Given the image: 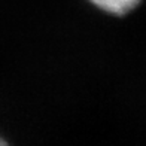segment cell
Returning a JSON list of instances; mask_svg holds the SVG:
<instances>
[{"instance_id":"obj_1","label":"cell","mask_w":146,"mask_h":146,"mask_svg":"<svg viewBox=\"0 0 146 146\" xmlns=\"http://www.w3.org/2000/svg\"><path fill=\"white\" fill-rule=\"evenodd\" d=\"M92 5L112 15H125L140 3V0H90Z\"/></svg>"}]
</instances>
